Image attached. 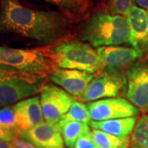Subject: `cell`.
<instances>
[{
	"mask_svg": "<svg viewBox=\"0 0 148 148\" xmlns=\"http://www.w3.org/2000/svg\"><path fill=\"white\" fill-rule=\"evenodd\" d=\"M73 20L61 11H43L20 0H0V33L32 40L45 47L68 37Z\"/></svg>",
	"mask_w": 148,
	"mask_h": 148,
	"instance_id": "cell-1",
	"label": "cell"
},
{
	"mask_svg": "<svg viewBox=\"0 0 148 148\" xmlns=\"http://www.w3.org/2000/svg\"><path fill=\"white\" fill-rule=\"evenodd\" d=\"M77 37L95 48L120 45L129 43L130 29L126 16L114 14L108 8H100L81 25Z\"/></svg>",
	"mask_w": 148,
	"mask_h": 148,
	"instance_id": "cell-2",
	"label": "cell"
},
{
	"mask_svg": "<svg viewBox=\"0 0 148 148\" xmlns=\"http://www.w3.org/2000/svg\"><path fill=\"white\" fill-rule=\"evenodd\" d=\"M45 47L55 67L89 73H98L101 70L97 51L88 43L66 37Z\"/></svg>",
	"mask_w": 148,
	"mask_h": 148,
	"instance_id": "cell-3",
	"label": "cell"
},
{
	"mask_svg": "<svg viewBox=\"0 0 148 148\" xmlns=\"http://www.w3.org/2000/svg\"><path fill=\"white\" fill-rule=\"evenodd\" d=\"M47 77L0 65V105L16 104L40 93Z\"/></svg>",
	"mask_w": 148,
	"mask_h": 148,
	"instance_id": "cell-4",
	"label": "cell"
},
{
	"mask_svg": "<svg viewBox=\"0 0 148 148\" xmlns=\"http://www.w3.org/2000/svg\"><path fill=\"white\" fill-rule=\"evenodd\" d=\"M0 65L47 77L55 67L46 47L16 49L0 46Z\"/></svg>",
	"mask_w": 148,
	"mask_h": 148,
	"instance_id": "cell-5",
	"label": "cell"
},
{
	"mask_svg": "<svg viewBox=\"0 0 148 148\" xmlns=\"http://www.w3.org/2000/svg\"><path fill=\"white\" fill-rule=\"evenodd\" d=\"M127 82L124 70L100 71L79 97L82 102H91L106 98L121 97L127 93Z\"/></svg>",
	"mask_w": 148,
	"mask_h": 148,
	"instance_id": "cell-6",
	"label": "cell"
},
{
	"mask_svg": "<svg viewBox=\"0 0 148 148\" xmlns=\"http://www.w3.org/2000/svg\"><path fill=\"white\" fill-rule=\"evenodd\" d=\"M126 97L139 111L148 114V58L139 59L126 70Z\"/></svg>",
	"mask_w": 148,
	"mask_h": 148,
	"instance_id": "cell-7",
	"label": "cell"
},
{
	"mask_svg": "<svg viewBox=\"0 0 148 148\" xmlns=\"http://www.w3.org/2000/svg\"><path fill=\"white\" fill-rule=\"evenodd\" d=\"M45 121L58 123L76 101L69 93L57 85L45 84L40 92Z\"/></svg>",
	"mask_w": 148,
	"mask_h": 148,
	"instance_id": "cell-8",
	"label": "cell"
},
{
	"mask_svg": "<svg viewBox=\"0 0 148 148\" xmlns=\"http://www.w3.org/2000/svg\"><path fill=\"white\" fill-rule=\"evenodd\" d=\"M86 106L93 121L137 116L139 114L138 108L127 99L123 97H112L91 101L88 102Z\"/></svg>",
	"mask_w": 148,
	"mask_h": 148,
	"instance_id": "cell-9",
	"label": "cell"
},
{
	"mask_svg": "<svg viewBox=\"0 0 148 148\" xmlns=\"http://www.w3.org/2000/svg\"><path fill=\"white\" fill-rule=\"evenodd\" d=\"M101 64L100 71H119L142 58L143 53L135 48L119 45L96 48Z\"/></svg>",
	"mask_w": 148,
	"mask_h": 148,
	"instance_id": "cell-10",
	"label": "cell"
},
{
	"mask_svg": "<svg viewBox=\"0 0 148 148\" xmlns=\"http://www.w3.org/2000/svg\"><path fill=\"white\" fill-rule=\"evenodd\" d=\"M96 73H89L77 69L54 67L47 75L51 82L63 88L73 97L79 98Z\"/></svg>",
	"mask_w": 148,
	"mask_h": 148,
	"instance_id": "cell-11",
	"label": "cell"
},
{
	"mask_svg": "<svg viewBox=\"0 0 148 148\" xmlns=\"http://www.w3.org/2000/svg\"><path fill=\"white\" fill-rule=\"evenodd\" d=\"M17 137L26 139L40 148H64V139L58 123L42 122L27 131L17 130Z\"/></svg>",
	"mask_w": 148,
	"mask_h": 148,
	"instance_id": "cell-12",
	"label": "cell"
},
{
	"mask_svg": "<svg viewBox=\"0 0 148 148\" xmlns=\"http://www.w3.org/2000/svg\"><path fill=\"white\" fill-rule=\"evenodd\" d=\"M12 107L16 114V128L20 132L27 131L45 120L40 96L27 98Z\"/></svg>",
	"mask_w": 148,
	"mask_h": 148,
	"instance_id": "cell-13",
	"label": "cell"
},
{
	"mask_svg": "<svg viewBox=\"0 0 148 148\" xmlns=\"http://www.w3.org/2000/svg\"><path fill=\"white\" fill-rule=\"evenodd\" d=\"M127 19L130 29L129 43L132 47L140 50L141 45L148 38L147 12L142 8L133 5L127 14Z\"/></svg>",
	"mask_w": 148,
	"mask_h": 148,
	"instance_id": "cell-14",
	"label": "cell"
},
{
	"mask_svg": "<svg viewBox=\"0 0 148 148\" xmlns=\"http://www.w3.org/2000/svg\"><path fill=\"white\" fill-rule=\"evenodd\" d=\"M138 122V117H127L113 119L103 121H93L89 123L92 128L110 133L115 136L129 137L133 132Z\"/></svg>",
	"mask_w": 148,
	"mask_h": 148,
	"instance_id": "cell-15",
	"label": "cell"
},
{
	"mask_svg": "<svg viewBox=\"0 0 148 148\" xmlns=\"http://www.w3.org/2000/svg\"><path fill=\"white\" fill-rule=\"evenodd\" d=\"M56 6L59 11L69 16L73 21L81 20L87 15L90 3L88 0H45Z\"/></svg>",
	"mask_w": 148,
	"mask_h": 148,
	"instance_id": "cell-16",
	"label": "cell"
},
{
	"mask_svg": "<svg viewBox=\"0 0 148 148\" xmlns=\"http://www.w3.org/2000/svg\"><path fill=\"white\" fill-rule=\"evenodd\" d=\"M91 134L97 148H129L130 137L115 136L93 128Z\"/></svg>",
	"mask_w": 148,
	"mask_h": 148,
	"instance_id": "cell-17",
	"label": "cell"
},
{
	"mask_svg": "<svg viewBox=\"0 0 148 148\" xmlns=\"http://www.w3.org/2000/svg\"><path fill=\"white\" fill-rule=\"evenodd\" d=\"M64 139V145L69 148H73L77 140L85 133L90 132L88 123L82 122L69 121L59 125Z\"/></svg>",
	"mask_w": 148,
	"mask_h": 148,
	"instance_id": "cell-18",
	"label": "cell"
},
{
	"mask_svg": "<svg viewBox=\"0 0 148 148\" xmlns=\"http://www.w3.org/2000/svg\"><path fill=\"white\" fill-rule=\"evenodd\" d=\"M69 121L82 122L89 124L91 119L86 105H85L82 101L80 102L76 100L71 106L69 111L61 119L58 124L61 125Z\"/></svg>",
	"mask_w": 148,
	"mask_h": 148,
	"instance_id": "cell-19",
	"label": "cell"
},
{
	"mask_svg": "<svg viewBox=\"0 0 148 148\" xmlns=\"http://www.w3.org/2000/svg\"><path fill=\"white\" fill-rule=\"evenodd\" d=\"M107 6L112 13L127 17L133 3L132 0H108Z\"/></svg>",
	"mask_w": 148,
	"mask_h": 148,
	"instance_id": "cell-20",
	"label": "cell"
},
{
	"mask_svg": "<svg viewBox=\"0 0 148 148\" xmlns=\"http://www.w3.org/2000/svg\"><path fill=\"white\" fill-rule=\"evenodd\" d=\"M0 126L13 130L15 132L16 123L13 107H5L0 110Z\"/></svg>",
	"mask_w": 148,
	"mask_h": 148,
	"instance_id": "cell-21",
	"label": "cell"
},
{
	"mask_svg": "<svg viewBox=\"0 0 148 148\" xmlns=\"http://www.w3.org/2000/svg\"><path fill=\"white\" fill-rule=\"evenodd\" d=\"M73 148H97L92 137L91 131L80 137L77 140Z\"/></svg>",
	"mask_w": 148,
	"mask_h": 148,
	"instance_id": "cell-22",
	"label": "cell"
},
{
	"mask_svg": "<svg viewBox=\"0 0 148 148\" xmlns=\"http://www.w3.org/2000/svg\"><path fill=\"white\" fill-rule=\"evenodd\" d=\"M13 148H40L24 138L15 137L11 142Z\"/></svg>",
	"mask_w": 148,
	"mask_h": 148,
	"instance_id": "cell-23",
	"label": "cell"
},
{
	"mask_svg": "<svg viewBox=\"0 0 148 148\" xmlns=\"http://www.w3.org/2000/svg\"><path fill=\"white\" fill-rule=\"evenodd\" d=\"M15 137V132L13 130L0 126V141L12 142Z\"/></svg>",
	"mask_w": 148,
	"mask_h": 148,
	"instance_id": "cell-24",
	"label": "cell"
},
{
	"mask_svg": "<svg viewBox=\"0 0 148 148\" xmlns=\"http://www.w3.org/2000/svg\"><path fill=\"white\" fill-rule=\"evenodd\" d=\"M140 8L148 10V0H134Z\"/></svg>",
	"mask_w": 148,
	"mask_h": 148,
	"instance_id": "cell-25",
	"label": "cell"
},
{
	"mask_svg": "<svg viewBox=\"0 0 148 148\" xmlns=\"http://www.w3.org/2000/svg\"><path fill=\"white\" fill-rule=\"evenodd\" d=\"M0 148H13L12 143L5 141H0Z\"/></svg>",
	"mask_w": 148,
	"mask_h": 148,
	"instance_id": "cell-26",
	"label": "cell"
},
{
	"mask_svg": "<svg viewBox=\"0 0 148 148\" xmlns=\"http://www.w3.org/2000/svg\"><path fill=\"white\" fill-rule=\"evenodd\" d=\"M140 50H141L143 53L144 51H148V38L147 40H145L144 42L141 45V46H140Z\"/></svg>",
	"mask_w": 148,
	"mask_h": 148,
	"instance_id": "cell-27",
	"label": "cell"
},
{
	"mask_svg": "<svg viewBox=\"0 0 148 148\" xmlns=\"http://www.w3.org/2000/svg\"><path fill=\"white\" fill-rule=\"evenodd\" d=\"M89 2H90V3H96V2H100V1H102V0H88Z\"/></svg>",
	"mask_w": 148,
	"mask_h": 148,
	"instance_id": "cell-28",
	"label": "cell"
},
{
	"mask_svg": "<svg viewBox=\"0 0 148 148\" xmlns=\"http://www.w3.org/2000/svg\"><path fill=\"white\" fill-rule=\"evenodd\" d=\"M147 16H148V11H147Z\"/></svg>",
	"mask_w": 148,
	"mask_h": 148,
	"instance_id": "cell-29",
	"label": "cell"
}]
</instances>
